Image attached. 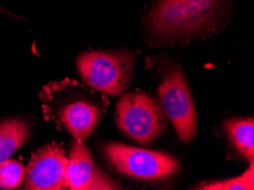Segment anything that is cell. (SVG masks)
Instances as JSON below:
<instances>
[{"label":"cell","instance_id":"obj_4","mask_svg":"<svg viewBox=\"0 0 254 190\" xmlns=\"http://www.w3.org/2000/svg\"><path fill=\"white\" fill-rule=\"evenodd\" d=\"M76 87L73 89L67 81L61 83L63 91L54 98L45 97V105H57L55 115L76 141L83 142L90 137L103 116V99L96 98L94 94Z\"/></svg>","mask_w":254,"mask_h":190},{"label":"cell","instance_id":"obj_8","mask_svg":"<svg viewBox=\"0 0 254 190\" xmlns=\"http://www.w3.org/2000/svg\"><path fill=\"white\" fill-rule=\"evenodd\" d=\"M94 158L83 142L72 143L67 157V186L70 190H87L94 176Z\"/></svg>","mask_w":254,"mask_h":190},{"label":"cell","instance_id":"obj_7","mask_svg":"<svg viewBox=\"0 0 254 190\" xmlns=\"http://www.w3.org/2000/svg\"><path fill=\"white\" fill-rule=\"evenodd\" d=\"M67 157L63 147L51 142L32 155L25 169L24 190H66Z\"/></svg>","mask_w":254,"mask_h":190},{"label":"cell","instance_id":"obj_13","mask_svg":"<svg viewBox=\"0 0 254 190\" xmlns=\"http://www.w3.org/2000/svg\"><path fill=\"white\" fill-rule=\"evenodd\" d=\"M87 190H119L114 181L107 176L106 173L101 171L98 168H95L94 176Z\"/></svg>","mask_w":254,"mask_h":190},{"label":"cell","instance_id":"obj_6","mask_svg":"<svg viewBox=\"0 0 254 190\" xmlns=\"http://www.w3.org/2000/svg\"><path fill=\"white\" fill-rule=\"evenodd\" d=\"M104 153L115 169L139 180H161L179 171L180 164L170 154L141 149L120 142L104 145Z\"/></svg>","mask_w":254,"mask_h":190},{"label":"cell","instance_id":"obj_3","mask_svg":"<svg viewBox=\"0 0 254 190\" xmlns=\"http://www.w3.org/2000/svg\"><path fill=\"white\" fill-rule=\"evenodd\" d=\"M162 80L159 86L160 106L170 120L183 142H190L197 132V114L182 65L170 58L160 61Z\"/></svg>","mask_w":254,"mask_h":190},{"label":"cell","instance_id":"obj_14","mask_svg":"<svg viewBox=\"0 0 254 190\" xmlns=\"http://www.w3.org/2000/svg\"><path fill=\"white\" fill-rule=\"evenodd\" d=\"M0 13L1 14H5V15H7V16H10V17H15V18H18V19H22V17L21 16H17V15H14L13 13H10L9 10H7V9H5L3 8V7L0 5Z\"/></svg>","mask_w":254,"mask_h":190},{"label":"cell","instance_id":"obj_12","mask_svg":"<svg viewBox=\"0 0 254 190\" xmlns=\"http://www.w3.org/2000/svg\"><path fill=\"white\" fill-rule=\"evenodd\" d=\"M25 169L20 162L7 160L0 165V188L3 190H14L20 187L24 180Z\"/></svg>","mask_w":254,"mask_h":190},{"label":"cell","instance_id":"obj_5","mask_svg":"<svg viewBox=\"0 0 254 190\" xmlns=\"http://www.w3.org/2000/svg\"><path fill=\"white\" fill-rule=\"evenodd\" d=\"M118 127L134 141L147 145L160 137L167 120L160 104L141 92L122 95L117 106Z\"/></svg>","mask_w":254,"mask_h":190},{"label":"cell","instance_id":"obj_1","mask_svg":"<svg viewBox=\"0 0 254 190\" xmlns=\"http://www.w3.org/2000/svg\"><path fill=\"white\" fill-rule=\"evenodd\" d=\"M234 0H149L141 26L146 44L173 46L204 39L225 28Z\"/></svg>","mask_w":254,"mask_h":190},{"label":"cell","instance_id":"obj_2","mask_svg":"<svg viewBox=\"0 0 254 190\" xmlns=\"http://www.w3.org/2000/svg\"><path fill=\"white\" fill-rule=\"evenodd\" d=\"M137 53L130 49H92L76 57L80 77L87 86L104 95L119 97L131 82Z\"/></svg>","mask_w":254,"mask_h":190},{"label":"cell","instance_id":"obj_9","mask_svg":"<svg viewBox=\"0 0 254 190\" xmlns=\"http://www.w3.org/2000/svg\"><path fill=\"white\" fill-rule=\"evenodd\" d=\"M30 127L18 118L0 121V165L9 160L11 155L28 141Z\"/></svg>","mask_w":254,"mask_h":190},{"label":"cell","instance_id":"obj_10","mask_svg":"<svg viewBox=\"0 0 254 190\" xmlns=\"http://www.w3.org/2000/svg\"><path fill=\"white\" fill-rule=\"evenodd\" d=\"M224 129L234 146L249 162L254 157V121L252 118L230 119L224 123Z\"/></svg>","mask_w":254,"mask_h":190},{"label":"cell","instance_id":"obj_11","mask_svg":"<svg viewBox=\"0 0 254 190\" xmlns=\"http://www.w3.org/2000/svg\"><path fill=\"white\" fill-rule=\"evenodd\" d=\"M194 190H254L253 162H250V168L240 177L211 182Z\"/></svg>","mask_w":254,"mask_h":190}]
</instances>
